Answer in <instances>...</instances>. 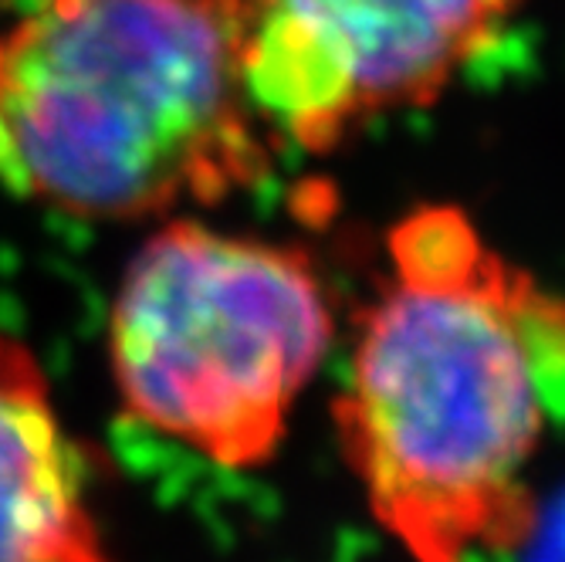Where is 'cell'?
Masks as SVG:
<instances>
[{
  "label": "cell",
  "instance_id": "obj_1",
  "mask_svg": "<svg viewBox=\"0 0 565 562\" xmlns=\"http://www.w3.org/2000/svg\"><path fill=\"white\" fill-rule=\"evenodd\" d=\"M359 319L335 427L373 519L414 562L535 532L532 468L565 414V298L457 208L406 214Z\"/></svg>",
  "mask_w": 565,
  "mask_h": 562
},
{
  "label": "cell",
  "instance_id": "obj_2",
  "mask_svg": "<svg viewBox=\"0 0 565 562\" xmlns=\"http://www.w3.org/2000/svg\"><path fill=\"white\" fill-rule=\"evenodd\" d=\"M275 146L241 0H18L0 28V187L28 200L106 221L217 203Z\"/></svg>",
  "mask_w": 565,
  "mask_h": 562
},
{
  "label": "cell",
  "instance_id": "obj_3",
  "mask_svg": "<svg viewBox=\"0 0 565 562\" xmlns=\"http://www.w3.org/2000/svg\"><path fill=\"white\" fill-rule=\"evenodd\" d=\"M332 329L301 251L173 221L119 285L113 373L136 421L224 468H254L278 450Z\"/></svg>",
  "mask_w": 565,
  "mask_h": 562
},
{
  "label": "cell",
  "instance_id": "obj_4",
  "mask_svg": "<svg viewBox=\"0 0 565 562\" xmlns=\"http://www.w3.org/2000/svg\"><path fill=\"white\" fill-rule=\"evenodd\" d=\"M525 0H241L244 75L278 142L332 152L437 102Z\"/></svg>",
  "mask_w": 565,
  "mask_h": 562
},
{
  "label": "cell",
  "instance_id": "obj_5",
  "mask_svg": "<svg viewBox=\"0 0 565 562\" xmlns=\"http://www.w3.org/2000/svg\"><path fill=\"white\" fill-rule=\"evenodd\" d=\"M0 562H113L34 356L0 332Z\"/></svg>",
  "mask_w": 565,
  "mask_h": 562
},
{
  "label": "cell",
  "instance_id": "obj_6",
  "mask_svg": "<svg viewBox=\"0 0 565 562\" xmlns=\"http://www.w3.org/2000/svg\"><path fill=\"white\" fill-rule=\"evenodd\" d=\"M14 8H18V0H0V28H4V21L11 18Z\"/></svg>",
  "mask_w": 565,
  "mask_h": 562
}]
</instances>
